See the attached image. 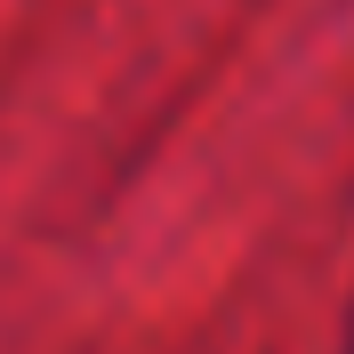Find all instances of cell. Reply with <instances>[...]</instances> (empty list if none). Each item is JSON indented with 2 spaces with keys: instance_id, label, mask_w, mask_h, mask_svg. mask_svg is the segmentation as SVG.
Wrapping results in <instances>:
<instances>
[{
  "instance_id": "6da1fadb",
  "label": "cell",
  "mask_w": 354,
  "mask_h": 354,
  "mask_svg": "<svg viewBox=\"0 0 354 354\" xmlns=\"http://www.w3.org/2000/svg\"><path fill=\"white\" fill-rule=\"evenodd\" d=\"M346 354H354V314H346Z\"/></svg>"
}]
</instances>
